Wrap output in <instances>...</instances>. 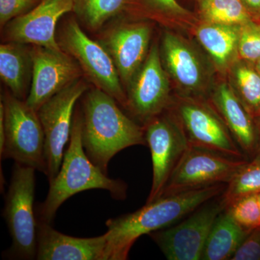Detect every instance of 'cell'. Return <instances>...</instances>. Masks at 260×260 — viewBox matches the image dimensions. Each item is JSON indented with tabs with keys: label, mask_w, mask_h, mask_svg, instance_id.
Instances as JSON below:
<instances>
[{
	"label": "cell",
	"mask_w": 260,
	"mask_h": 260,
	"mask_svg": "<svg viewBox=\"0 0 260 260\" xmlns=\"http://www.w3.org/2000/svg\"><path fill=\"white\" fill-rule=\"evenodd\" d=\"M151 32L148 23L125 21L121 15L99 32L97 41L112 57L124 88L148 56Z\"/></svg>",
	"instance_id": "13"
},
{
	"label": "cell",
	"mask_w": 260,
	"mask_h": 260,
	"mask_svg": "<svg viewBox=\"0 0 260 260\" xmlns=\"http://www.w3.org/2000/svg\"><path fill=\"white\" fill-rule=\"evenodd\" d=\"M56 39L61 50L78 61L85 78L126 109L125 90L112 57L100 43L86 35L73 13L63 22Z\"/></svg>",
	"instance_id": "5"
},
{
	"label": "cell",
	"mask_w": 260,
	"mask_h": 260,
	"mask_svg": "<svg viewBox=\"0 0 260 260\" xmlns=\"http://www.w3.org/2000/svg\"><path fill=\"white\" fill-rule=\"evenodd\" d=\"M36 169L15 162L5 196L3 217L12 245L5 251L8 258L37 259V217L34 210Z\"/></svg>",
	"instance_id": "4"
},
{
	"label": "cell",
	"mask_w": 260,
	"mask_h": 260,
	"mask_svg": "<svg viewBox=\"0 0 260 260\" xmlns=\"http://www.w3.org/2000/svg\"><path fill=\"white\" fill-rule=\"evenodd\" d=\"M32 76L25 102L36 111L70 84L84 77L78 61L63 50L32 46Z\"/></svg>",
	"instance_id": "14"
},
{
	"label": "cell",
	"mask_w": 260,
	"mask_h": 260,
	"mask_svg": "<svg viewBox=\"0 0 260 260\" xmlns=\"http://www.w3.org/2000/svg\"><path fill=\"white\" fill-rule=\"evenodd\" d=\"M244 61L232 68V88L254 119H260V74Z\"/></svg>",
	"instance_id": "23"
},
{
	"label": "cell",
	"mask_w": 260,
	"mask_h": 260,
	"mask_svg": "<svg viewBox=\"0 0 260 260\" xmlns=\"http://www.w3.org/2000/svg\"><path fill=\"white\" fill-rule=\"evenodd\" d=\"M243 4L245 5L246 9L251 14H255L260 16V0H241Z\"/></svg>",
	"instance_id": "31"
},
{
	"label": "cell",
	"mask_w": 260,
	"mask_h": 260,
	"mask_svg": "<svg viewBox=\"0 0 260 260\" xmlns=\"http://www.w3.org/2000/svg\"><path fill=\"white\" fill-rule=\"evenodd\" d=\"M126 0H73V15L81 26L99 32L124 14Z\"/></svg>",
	"instance_id": "22"
},
{
	"label": "cell",
	"mask_w": 260,
	"mask_h": 260,
	"mask_svg": "<svg viewBox=\"0 0 260 260\" xmlns=\"http://www.w3.org/2000/svg\"><path fill=\"white\" fill-rule=\"evenodd\" d=\"M166 112L144 126L153 165V181L146 203L160 198L174 169L189 147L177 116L173 112Z\"/></svg>",
	"instance_id": "10"
},
{
	"label": "cell",
	"mask_w": 260,
	"mask_h": 260,
	"mask_svg": "<svg viewBox=\"0 0 260 260\" xmlns=\"http://www.w3.org/2000/svg\"><path fill=\"white\" fill-rule=\"evenodd\" d=\"M126 109L143 126L171 105L170 84L158 46L150 47L146 59L125 88Z\"/></svg>",
	"instance_id": "11"
},
{
	"label": "cell",
	"mask_w": 260,
	"mask_h": 260,
	"mask_svg": "<svg viewBox=\"0 0 260 260\" xmlns=\"http://www.w3.org/2000/svg\"><path fill=\"white\" fill-rule=\"evenodd\" d=\"M118 104L95 87L88 89L82 101L84 149L107 174L109 162L116 154L129 147L147 145L144 126L126 116Z\"/></svg>",
	"instance_id": "2"
},
{
	"label": "cell",
	"mask_w": 260,
	"mask_h": 260,
	"mask_svg": "<svg viewBox=\"0 0 260 260\" xmlns=\"http://www.w3.org/2000/svg\"><path fill=\"white\" fill-rule=\"evenodd\" d=\"M256 153L260 154V130L259 133H258L257 150H256Z\"/></svg>",
	"instance_id": "33"
},
{
	"label": "cell",
	"mask_w": 260,
	"mask_h": 260,
	"mask_svg": "<svg viewBox=\"0 0 260 260\" xmlns=\"http://www.w3.org/2000/svg\"><path fill=\"white\" fill-rule=\"evenodd\" d=\"M173 113L179 119L189 146L232 158H244L242 150L213 107L186 98L176 104Z\"/></svg>",
	"instance_id": "9"
},
{
	"label": "cell",
	"mask_w": 260,
	"mask_h": 260,
	"mask_svg": "<svg viewBox=\"0 0 260 260\" xmlns=\"http://www.w3.org/2000/svg\"><path fill=\"white\" fill-rule=\"evenodd\" d=\"M239 26L207 23L197 30V38L220 70L226 69L238 55Z\"/></svg>",
	"instance_id": "20"
},
{
	"label": "cell",
	"mask_w": 260,
	"mask_h": 260,
	"mask_svg": "<svg viewBox=\"0 0 260 260\" xmlns=\"http://www.w3.org/2000/svg\"><path fill=\"white\" fill-rule=\"evenodd\" d=\"M231 260H260V228L247 234Z\"/></svg>",
	"instance_id": "30"
},
{
	"label": "cell",
	"mask_w": 260,
	"mask_h": 260,
	"mask_svg": "<svg viewBox=\"0 0 260 260\" xmlns=\"http://www.w3.org/2000/svg\"><path fill=\"white\" fill-rule=\"evenodd\" d=\"M246 162L244 159L189 146L174 169L160 197L229 184Z\"/></svg>",
	"instance_id": "8"
},
{
	"label": "cell",
	"mask_w": 260,
	"mask_h": 260,
	"mask_svg": "<svg viewBox=\"0 0 260 260\" xmlns=\"http://www.w3.org/2000/svg\"><path fill=\"white\" fill-rule=\"evenodd\" d=\"M212 103L242 152L255 153L258 133L254 118L246 110L232 86L226 83L218 85L212 95Z\"/></svg>",
	"instance_id": "18"
},
{
	"label": "cell",
	"mask_w": 260,
	"mask_h": 260,
	"mask_svg": "<svg viewBox=\"0 0 260 260\" xmlns=\"http://www.w3.org/2000/svg\"><path fill=\"white\" fill-rule=\"evenodd\" d=\"M73 11V0H41L26 14L13 19L2 29L4 42H18L61 50L56 37L58 22Z\"/></svg>",
	"instance_id": "15"
},
{
	"label": "cell",
	"mask_w": 260,
	"mask_h": 260,
	"mask_svg": "<svg viewBox=\"0 0 260 260\" xmlns=\"http://www.w3.org/2000/svg\"><path fill=\"white\" fill-rule=\"evenodd\" d=\"M254 66L255 69L257 70L258 73L260 74V59H258V60L254 63Z\"/></svg>",
	"instance_id": "32"
},
{
	"label": "cell",
	"mask_w": 260,
	"mask_h": 260,
	"mask_svg": "<svg viewBox=\"0 0 260 260\" xmlns=\"http://www.w3.org/2000/svg\"><path fill=\"white\" fill-rule=\"evenodd\" d=\"M238 55L254 64L260 59V24L251 20L239 26Z\"/></svg>",
	"instance_id": "28"
},
{
	"label": "cell",
	"mask_w": 260,
	"mask_h": 260,
	"mask_svg": "<svg viewBox=\"0 0 260 260\" xmlns=\"http://www.w3.org/2000/svg\"><path fill=\"white\" fill-rule=\"evenodd\" d=\"M250 232L240 226L224 210L215 220L210 231L202 259H232L241 243Z\"/></svg>",
	"instance_id": "21"
},
{
	"label": "cell",
	"mask_w": 260,
	"mask_h": 260,
	"mask_svg": "<svg viewBox=\"0 0 260 260\" xmlns=\"http://www.w3.org/2000/svg\"><path fill=\"white\" fill-rule=\"evenodd\" d=\"M260 192V154L250 162H246L228 184L221 194L225 209L236 200L247 195Z\"/></svg>",
	"instance_id": "25"
},
{
	"label": "cell",
	"mask_w": 260,
	"mask_h": 260,
	"mask_svg": "<svg viewBox=\"0 0 260 260\" xmlns=\"http://www.w3.org/2000/svg\"><path fill=\"white\" fill-rule=\"evenodd\" d=\"M32 45L4 42L0 45V77L10 93L26 100L32 82Z\"/></svg>",
	"instance_id": "19"
},
{
	"label": "cell",
	"mask_w": 260,
	"mask_h": 260,
	"mask_svg": "<svg viewBox=\"0 0 260 260\" xmlns=\"http://www.w3.org/2000/svg\"><path fill=\"white\" fill-rule=\"evenodd\" d=\"M83 78L51 98L38 110L45 137V155L49 183L60 169L64 148L70 141L77 102L88 90Z\"/></svg>",
	"instance_id": "7"
},
{
	"label": "cell",
	"mask_w": 260,
	"mask_h": 260,
	"mask_svg": "<svg viewBox=\"0 0 260 260\" xmlns=\"http://www.w3.org/2000/svg\"><path fill=\"white\" fill-rule=\"evenodd\" d=\"M208 203L189 214L181 223L149 234L168 259H202L213 224L225 210L221 198Z\"/></svg>",
	"instance_id": "12"
},
{
	"label": "cell",
	"mask_w": 260,
	"mask_h": 260,
	"mask_svg": "<svg viewBox=\"0 0 260 260\" xmlns=\"http://www.w3.org/2000/svg\"><path fill=\"white\" fill-rule=\"evenodd\" d=\"M124 14L164 19L186 16L189 13L177 0H126Z\"/></svg>",
	"instance_id": "26"
},
{
	"label": "cell",
	"mask_w": 260,
	"mask_h": 260,
	"mask_svg": "<svg viewBox=\"0 0 260 260\" xmlns=\"http://www.w3.org/2000/svg\"><path fill=\"white\" fill-rule=\"evenodd\" d=\"M257 196H258V200H259V208H260V192L258 193Z\"/></svg>",
	"instance_id": "34"
},
{
	"label": "cell",
	"mask_w": 260,
	"mask_h": 260,
	"mask_svg": "<svg viewBox=\"0 0 260 260\" xmlns=\"http://www.w3.org/2000/svg\"><path fill=\"white\" fill-rule=\"evenodd\" d=\"M200 11L207 23L240 26L252 20L241 0H200Z\"/></svg>",
	"instance_id": "24"
},
{
	"label": "cell",
	"mask_w": 260,
	"mask_h": 260,
	"mask_svg": "<svg viewBox=\"0 0 260 260\" xmlns=\"http://www.w3.org/2000/svg\"><path fill=\"white\" fill-rule=\"evenodd\" d=\"M38 260H106L107 233L93 238L71 237L37 219Z\"/></svg>",
	"instance_id": "17"
},
{
	"label": "cell",
	"mask_w": 260,
	"mask_h": 260,
	"mask_svg": "<svg viewBox=\"0 0 260 260\" xmlns=\"http://www.w3.org/2000/svg\"><path fill=\"white\" fill-rule=\"evenodd\" d=\"M82 135L83 114L81 107L76 106L69 145L64 151L57 175L49 182L47 198L36 210L38 220L52 223L63 203L83 191L104 189L109 191L114 200L126 199V183L108 177L91 161L84 149Z\"/></svg>",
	"instance_id": "3"
},
{
	"label": "cell",
	"mask_w": 260,
	"mask_h": 260,
	"mask_svg": "<svg viewBox=\"0 0 260 260\" xmlns=\"http://www.w3.org/2000/svg\"><path fill=\"white\" fill-rule=\"evenodd\" d=\"M226 186L215 184L200 189L162 196L133 213L106 222V260H125L140 237L171 226L200 206L222 194Z\"/></svg>",
	"instance_id": "1"
},
{
	"label": "cell",
	"mask_w": 260,
	"mask_h": 260,
	"mask_svg": "<svg viewBox=\"0 0 260 260\" xmlns=\"http://www.w3.org/2000/svg\"><path fill=\"white\" fill-rule=\"evenodd\" d=\"M41 0H0L1 30L13 19L28 13Z\"/></svg>",
	"instance_id": "29"
},
{
	"label": "cell",
	"mask_w": 260,
	"mask_h": 260,
	"mask_svg": "<svg viewBox=\"0 0 260 260\" xmlns=\"http://www.w3.org/2000/svg\"><path fill=\"white\" fill-rule=\"evenodd\" d=\"M4 106L5 145L0 160L34 168L47 176L45 137L37 111L10 91L1 95Z\"/></svg>",
	"instance_id": "6"
},
{
	"label": "cell",
	"mask_w": 260,
	"mask_h": 260,
	"mask_svg": "<svg viewBox=\"0 0 260 260\" xmlns=\"http://www.w3.org/2000/svg\"><path fill=\"white\" fill-rule=\"evenodd\" d=\"M160 53L168 74L188 98L201 96L205 93L208 87L207 70L189 43L172 32H166Z\"/></svg>",
	"instance_id": "16"
},
{
	"label": "cell",
	"mask_w": 260,
	"mask_h": 260,
	"mask_svg": "<svg viewBox=\"0 0 260 260\" xmlns=\"http://www.w3.org/2000/svg\"><path fill=\"white\" fill-rule=\"evenodd\" d=\"M240 226L250 231L260 228V208L257 194L236 200L225 209Z\"/></svg>",
	"instance_id": "27"
}]
</instances>
